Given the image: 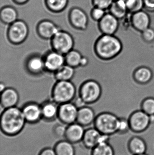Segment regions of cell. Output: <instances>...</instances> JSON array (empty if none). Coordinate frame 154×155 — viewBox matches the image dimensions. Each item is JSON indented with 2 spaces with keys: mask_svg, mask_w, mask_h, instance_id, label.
Wrapping results in <instances>:
<instances>
[{
  "mask_svg": "<svg viewBox=\"0 0 154 155\" xmlns=\"http://www.w3.org/2000/svg\"><path fill=\"white\" fill-rule=\"evenodd\" d=\"M26 123L22 109L16 106L4 109L1 115V131L7 136L14 137L19 134Z\"/></svg>",
  "mask_w": 154,
  "mask_h": 155,
  "instance_id": "cell-1",
  "label": "cell"
},
{
  "mask_svg": "<svg viewBox=\"0 0 154 155\" xmlns=\"http://www.w3.org/2000/svg\"><path fill=\"white\" fill-rule=\"evenodd\" d=\"M95 52L102 59L108 60L119 54L122 49V43L114 35L103 34L96 41Z\"/></svg>",
  "mask_w": 154,
  "mask_h": 155,
  "instance_id": "cell-2",
  "label": "cell"
},
{
  "mask_svg": "<svg viewBox=\"0 0 154 155\" xmlns=\"http://www.w3.org/2000/svg\"><path fill=\"white\" fill-rule=\"evenodd\" d=\"M76 93V87L71 81H58L52 89V100L58 104L71 102Z\"/></svg>",
  "mask_w": 154,
  "mask_h": 155,
  "instance_id": "cell-3",
  "label": "cell"
},
{
  "mask_svg": "<svg viewBox=\"0 0 154 155\" xmlns=\"http://www.w3.org/2000/svg\"><path fill=\"white\" fill-rule=\"evenodd\" d=\"M119 118L114 114L103 112L98 114L94 122V127L101 134L111 136L117 133Z\"/></svg>",
  "mask_w": 154,
  "mask_h": 155,
  "instance_id": "cell-4",
  "label": "cell"
},
{
  "mask_svg": "<svg viewBox=\"0 0 154 155\" xmlns=\"http://www.w3.org/2000/svg\"><path fill=\"white\" fill-rule=\"evenodd\" d=\"M79 96L87 105L96 103L100 98L102 88L99 83L94 79L84 82L80 88Z\"/></svg>",
  "mask_w": 154,
  "mask_h": 155,
  "instance_id": "cell-5",
  "label": "cell"
},
{
  "mask_svg": "<svg viewBox=\"0 0 154 155\" xmlns=\"http://www.w3.org/2000/svg\"><path fill=\"white\" fill-rule=\"evenodd\" d=\"M52 46L57 52L65 55L73 50L74 39L70 34L60 30L51 39Z\"/></svg>",
  "mask_w": 154,
  "mask_h": 155,
  "instance_id": "cell-6",
  "label": "cell"
},
{
  "mask_svg": "<svg viewBox=\"0 0 154 155\" xmlns=\"http://www.w3.org/2000/svg\"><path fill=\"white\" fill-rule=\"evenodd\" d=\"M29 30L27 23L22 20H17L9 25L7 30V37L13 44H20L28 36Z\"/></svg>",
  "mask_w": 154,
  "mask_h": 155,
  "instance_id": "cell-7",
  "label": "cell"
},
{
  "mask_svg": "<svg viewBox=\"0 0 154 155\" xmlns=\"http://www.w3.org/2000/svg\"><path fill=\"white\" fill-rule=\"evenodd\" d=\"M128 120L130 130L134 133H143L151 126L150 116L142 110H138L133 113Z\"/></svg>",
  "mask_w": 154,
  "mask_h": 155,
  "instance_id": "cell-8",
  "label": "cell"
},
{
  "mask_svg": "<svg viewBox=\"0 0 154 155\" xmlns=\"http://www.w3.org/2000/svg\"><path fill=\"white\" fill-rule=\"evenodd\" d=\"M68 20L71 25L77 30L84 31L88 26V16L86 12L80 7H72L70 10Z\"/></svg>",
  "mask_w": 154,
  "mask_h": 155,
  "instance_id": "cell-9",
  "label": "cell"
},
{
  "mask_svg": "<svg viewBox=\"0 0 154 155\" xmlns=\"http://www.w3.org/2000/svg\"><path fill=\"white\" fill-rule=\"evenodd\" d=\"M78 108L71 102L64 103L59 106L58 118L62 124H71L77 122Z\"/></svg>",
  "mask_w": 154,
  "mask_h": 155,
  "instance_id": "cell-10",
  "label": "cell"
},
{
  "mask_svg": "<svg viewBox=\"0 0 154 155\" xmlns=\"http://www.w3.org/2000/svg\"><path fill=\"white\" fill-rule=\"evenodd\" d=\"M119 20L110 12H106L98 22V25L103 34L114 35L119 27Z\"/></svg>",
  "mask_w": 154,
  "mask_h": 155,
  "instance_id": "cell-11",
  "label": "cell"
},
{
  "mask_svg": "<svg viewBox=\"0 0 154 155\" xmlns=\"http://www.w3.org/2000/svg\"><path fill=\"white\" fill-rule=\"evenodd\" d=\"M22 110L26 122L29 124H37L42 118L41 106L36 103L26 104Z\"/></svg>",
  "mask_w": 154,
  "mask_h": 155,
  "instance_id": "cell-12",
  "label": "cell"
},
{
  "mask_svg": "<svg viewBox=\"0 0 154 155\" xmlns=\"http://www.w3.org/2000/svg\"><path fill=\"white\" fill-rule=\"evenodd\" d=\"M44 62L45 69L53 72H55L66 63L65 55L54 51L46 55Z\"/></svg>",
  "mask_w": 154,
  "mask_h": 155,
  "instance_id": "cell-13",
  "label": "cell"
},
{
  "mask_svg": "<svg viewBox=\"0 0 154 155\" xmlns=\"http://www.w3.org/2000/svg\"><path fill=\"white\" fill-rule=\"evenodd\" d=\"M60 30L52 21L43 20L37 25V31L40 37L46 40H51Z\"/></svg>",
  "mask_w": 154,
  "mask_h": 155,
  "instance_id": "cell-14",
  "label": "cell"
},
{
  "mask_svg": "<svg viewBox=\"0 0 154 155\" xmlns=\"http://www.w3.org/2000/svg\"><path fill=\"white\" fill-rule=\"evenodd\" d=\"M85 129L84 127L76 122L67 126L65 138L73 144L82 142Z\"/></svg>",
  "mask_w": 154,
  "mask_h": 155,
  "instance_id": "cell-15",
  "label": "cell"
},
{
  "mask_svg": "<svg viewBox=\"0 0 154 155\" xmlns=\"http://www.w3.org/2000/svg\"><path fill=\"white\" fill-rule=\"evenodd\" d=\"M151 22L150 15L144 9L132 14L131 22L132 25L140 31H143L150 27Z\"/></svg>",
  "mask_w": 154,
  "mask_h": 155,
  "instance_id": "cell-16",
  "label": "cell"
},
{
  "mask_svg": "<svg viewBox=\"0 0 154 155\" xmlns=\"http://www.w3.org/2000/svg\"><path fill=\"white\" fill-rule=\"evenodd\" d=\"M19 100V94L14 88L6 87L1 92V106L4 109L16 106Z\"/></svg>",
  "mask_w": 154,
  "mask_h": 155,
  "instance_id": "cell-17",
  "label": "cell"
},
{
  "mask_svg": "<svg viewBox=\"0 0 154 155\" xmlns=\"http://www.w3.org/2000/svg\"><path fill=\"white\" fill-rule=\"evenodd\" d=\"M96 114L94 109L90 106L83 107L79 108L77 122L85 127L94 124Z\"/></svg>",
  "mask_w": 154,
  "mask_h": 155,
  "instance_id": "cell-18",
  "label": "cell"
},
{
  "mask_svg": "<svg viewBox=\"0 0 154 155\" xmlns=\"http://www.w3.org/2000/svg\"><path fill=\"white\" fill-rule=\"evenodd\" d=\"M101 134L95 127H90L85 130L82 140L84 147L92 149L99 143Z\"/></svg>",
  "mask_w": 154,
  "mask_h": 155,
  "instance_id": "cell-19",
  "label": "cell"
},
{
  "mask_svg": "<svg viewBox=\"0 0 154 155\" xmlns=\"http://www.w3.org/2000/svg\"><path fill=\"white\" fill-rule=\"evenodd\" d=\"M41 106L42 118L47 121H52L58 117V104L53 101H47Z\"/></svg>",
  "mask_w": 154,
  "mask_h": 155,
  "instance_id": "cell-20",
  "label": "cell"
},
{
  "mask_svg": "<svg viewBox=\"0 0 154 155\" xmlns=\"http://www.w3.org/2000/svg\"><path fill=\"white\" fill-rule=\"evenodd\" d=\"M128 150L133 155L146 153L147 150V145L145 141L137 136L133 137L128 143Z\"/></svg>",
  "mask_w": 154,
  "mask_h": 155,
  "instance_id": "cell-21",
  "label": "cell"
},
{
  "mask_svg": "<svg viewBox=\"0 0 154 155\" xmlns=\"http://www.w3.org/2000/svg\"><path fill=\"white\" fill-rule=\"evenodd\" d=\"M18 12L13 6L5 5L1 8L0 19L3 23L10 25L18 20Z\"/></svg>",
  "mask_w": 154,
  "mask_h": 155,
  "instance_id": "cell-22",
  "label": "cell"
},
{
  "mask_svg": "<svg viewBox=\"0 0 154 155\" xmlns=\"http://www.w3.org/2000/svg\"><path fill=\"white\" fill-rule=\"evenodd\" d=\"M108 10L109 12L119 20L125 17L129 12L127 8L125 0H115Z\"/></svg>",
  "mask_w": 154,
  "mask_h": 155,
  "instance_id": "cell-23",
  "label": "cell"
},
{
  "mask_svg": "<svg viewBox=\"0 0 154 155\" xmlns=\"http://www.w3.org/2000/svg\"><path fill=\"white\" fill-rule=\"evenodd\" d=\"M74 144L68 140L58 141L55 144L54 149L57 155H76Z\"/></svg>",
  "mask_w": 154,
  "mask_h": 155,
  "instance_id": "cell-24",
  "label": "cell"
},
{
  "mask_svg": "<svg viewBox=\"0 0 154 155\" xmlns=\"http://www.w3.org/2000/svg\"><path fill=\"white\" fill-rule=\"evenodd\" d=\"M27 68L31 73L34 74L40 73L45 69L44 59L39 55L32 56L27 61Z\"/></svg>",
  "mask_w": 154,
  "mask_h": 155,
  "instance_id": "cell-25",
  "label": "cell"
},
{
  "mask_svg": "<svg viewBox=\"0 0 154 155\" xmlns=\"http://www.w3.org/2000/svg\"><path fill=\"white\" fill-rule=\"evenodd\" d=\"M69 0H44L47 9L53 13H59L67 8Z\"/></svg>",
  "mask_w": 154,
  "mask_h": 155,
  "instance_id": "cell-26",
  "label": "cell"
},
{
  "mask_svg": "<svg viewBox=\"0 0 154 155\" xmlns=\"http://www.w3.org/2000/svg\"><path fill=\"white\" fill-rule=\"evenodd\" d=\"M54 73L57 81H71L75 74V68L64 64Z\"/></svg>",
  "mask_w": 154,
  "mask_h": 155,
  "instance_id": "cell-27",
  "label": "cell"
},
{
  "mask_svg": "<svg viewBox=\"0 0 154 155\" xmlns=\"http://www.w3.org/2000/svg\"><path fill=\"white\" fill-rule=\"evenodd\" d=\"M152 76V72L151 69L146 67L138 68L134 73V77L136 80L142 84H145L149 82Z\"/></svg>",
  "mask_w": 154,
  "mask_h": 155,
  "instance_id": "cell-28",
  "label": "cell"
},
{
  "mask_svg": "<svg viewBox=\"0 0 154 155\" xmlns=\"http://www.w3.org/2000/svg\"><path fill=\"white\" fill-rule=\"evenodd\" d=\"M83 56L78 51L72 50L65 55L66 64L75 68L80 66Z\"/></svg>",
  "mask_w": 154,
  "mask_h": 155,
  "instance_id": "cell-29",
  "label": "cell"
},
{
  "mask_svg": "<svg viewBox=\"0 0 154 155\" xmlns=\"http://www.w3.org/2000/svg\"><path fill=\"white\" fill-rule=\"evenodd\" d=\"M91 155H115V151L109 143L99 144L91 149Z\"/></svg>",
  "mask_w": 154,
  "mask_h": 155,
  "instance_id": "cell-30",
  "label": "cell"
},
{
  "mask_svg": "<svg viewBox=\"0 0 154 155\" xmlns=\"http://www.w3.org/2000/svg\"><path fill=\"white\" fill-rule=\"evenodd\" d=\"M127 11L133 14L143 10L144 4L143 0H125Z\"/></svg>",
  "mask_w": 154,
  "mask_h": 155,
  "instance_id": "cell-31",
  "label": "cell"
},
{
  "mask_svg": "<svg viewBox=\"0 0 154 155\" xmlns=\"http://www.w3.org/2000/svg\"><path fill=\"white\" fill-rule=\"evenodd\" d=\"M142 110L149 115L154 114V98L148 97L143 101Z\"/></svg>",
  "mask_w": 154,
  "mask_h": 155,
  "instance_id": "cell-32",
  "label": "cell"
},
{
  "mask_svg": "<svg viewBox=\"0 0 154 155\" xmlns=\"http://www.w3.org/2000/svg\"><path fill=\"white\" fill-rule=\"evenodd\" d=\"M130 127L129 120L124 117L119 118L118 124L117 133L120 134H126L130 131Z\"/></svg>",
  "mask_w": 154,
  "mask_h": 155,
  "instance_id": "cell-33",
  "label": "cell"
},
{
  "mask_svg": "<svg viewBox=\"0 0 154 155\" xmlns=\"http://www.w3.org/2000/svg\"><path fill=\"white\" fill-rule=\"evenodd\" d=\"M106 13V10L94 6L90 11V17L93 21L98 22L104 17Z\"/></svg>",
  "mask_w": 154,
  "mask_h": 155,
  "instance_id": "cell-34",
  "label": "cell"
},
{
  "mask_svg": "<svg viewBox=\"0 0 154 155\" xmlns=\"http://www.w3.org/2000/svg\"><path fill=\"white\" fill-rule=\"evenodd\" d=\"M115 0H91L93 6L99 7L104 10H108Z\"/></svg>",
  "mask_w": 154,
  "mask_h": 155,
  "instance_id": "cell-35",
  "label": "cell"
},
{
  "mask_svg": "<svg viewBox=\"0 0 154 155\" xmlns=\"http://www.w3.org/2000/svg\"><path fill=\"white\" fill-rule=\"evenodd\" d=\"M65 124H58L54 127L53 128V133L54 136L57 137H65L67 127Z\"/></svg>",
  "mask_w": 154,
  "mask_h": 155,
  "instance_id": "cell-36",
  "label": "cell"
},
{
  "mask_svg": "<svg viewBox=\"0 0 154 155\" xmlns=\"http://www.w3.org/2000/svg\"><path fill=\"white\" fill-rule=\"evenodd\" d=\"M143 38L146 41L152 42L154 41V29L151 27L142 32Z\"/></svg>",
  "mask_w": 154,
  "mask_h": 155,
  "instance_id": "cell-37",
  "label": "cell"
},
{
  "mask_svg": "<svg viewBox=\"0 0 154 155\" xmlns=\"http://www.w3.org/2000/svg\"><path fill=\"white\" fill-rule=\"evenodd\" d=\"M144 10L147 12H154V0H143Z\"/></svg>",
  "mask_w": 154,
  "mask_h": 155,
  "instance_id": "cell-38",
  "label": "cell"
},
{
  "mask_svg": "<svg viewBox=\"0 0 154 155\" xmlns=\"http://www.w3.org/2000/svg\"><path fill=\"white\" fill-rule=\"evenodd\" d=\"M38 155H57L54 148L45 147L42 149Z\"/></svg>",
  "mask_w": 154,
  "mask_h": 155,
  "instance_id": "cell-39",
  "label": "cell"
},
{
  "mask_svg": "<svg viewBox=\"0 0 154 155\" xmlns=\"http://www.w3.org/2000/svg\"><path fill=\"white\" fill-rule=\"evenodd\" d=\"M73 104L77 107L78 108H81L85 106L86 104L85 103V102L82 100V98L79 96L78 97H77L75 98V102L73 103Z\"/></svg>",
  "mask_w": 154,
  "mask_h": 155,
  "instance_id": "cell-40",
  "label": "cell"
},
{
  "mask_svg": "<svg viewBox=\"0 0 154 155\" xmlns=\"http://www.w3.org/2000/svg\"><path fill=\"white\" fill-rule=\"evenodd\" d=\"M89 61V59L86 57H82L81 59V61H80V66L84 67V66H86L88 64Z\"/></svg>",
  "mask_w": 154,
  "mask_h": 155,
  "instance_id": "cell-41",
  "label": "cell"
},
{
  "mask_svg": "<svg viewBox=\"0 0 154 155\" xmlns=\"http://www.w3.org/2000/svg\"><path fill=\"white\" fill-rule=\"evenodd\" d=\"M14 3L17 5H24L26 4L30 0H12Z\"/></svg>",
  "mask_w": 154,
  "mask_h": 155,
  "instance_id": "cell-42",
  "label": "cell"
},
{
  "mask_svg": "<svg viewBox=\"0 0 154 155\" xmlns=\"http://www.w3.org/2000/svg\"><path fill=\"white\" fill-rule=\"evenodd\" d=\"M6 88V87H5L4 84L2 83H1V84H0V90H1V92L3 91Z\"/></svg>",
  "mask_w": 154,
  "mask_h": 155,
  "instance_id": "cell-43",
  "label": "cell"
},
{
  "mask_svg": "<svg viewBox=\"0 0 154 155\" xmlns=\"http://www.w3.org/2000/svg\"><path fill=\"white\" fill-rule=\"evenodd\" d=\"M150 116V122L151 124H154V114L151 115Z\"/></svg>",
  "mask_w": 154,
  "mask_h": 155,
  "instance_id": "cell-44",
  "label": "cell"
},
{
  "mask_svg": "<svg viewBox=\"0 0 154 155\" xmlns=\"http://www.w3.org/2000/svg\"><path fill=\"white\" fill-rule=\"evenodd\" d=\"M136 155H148L146 154V153L142 154Z\"/></svg>",
  "mask_w": 154,
  "mask_h": 155,
  "instance_id": "cell-45",
  "label": "cell"
}]
</instances>
